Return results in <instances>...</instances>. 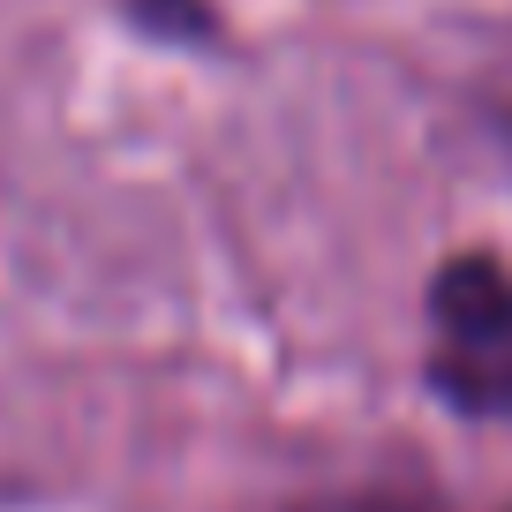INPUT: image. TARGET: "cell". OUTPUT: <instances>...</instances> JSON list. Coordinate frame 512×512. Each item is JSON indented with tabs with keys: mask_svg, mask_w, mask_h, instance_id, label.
<instances>
[{
	"mask_svg": "<svg viewBox=\"0 0 512 512\" xmlns=\"http://www.w3.org/2000/svg\"><path fill=\"white\" fill-rule=\"evenodd\" d=\"M430 384L460 415H512V272L460 256L430 287Z\"/></svg>",
	"mask_w": 512,
	"mask_h": 512,
	"instance_id": "6da1fadb",
	"label": "cell"
},
{
	"mask_svg": "<svg viewBox=\"0 0 512 512\" xmlns=\"http://www.w3.org/2000/svg\"><path fill=\"white\" fill-rule=\"evenodd\" d=\"M324 512H407V505H377V497H354V505H324Z\"/></svg>",
	"mask_w": 512,
	"mask_h": 512,
	"instance_id": "7a4b0ae2",
	"label": "cell"
}]
</instances>
